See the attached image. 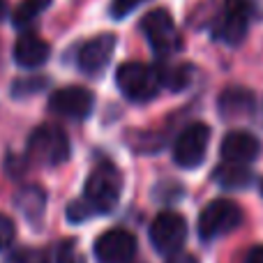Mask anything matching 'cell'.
<instances>
[{
	"label": "cell",
	"mask_w": 263,
	"mask_h": 263,
	"mask_svg": "<svg viewBox=\"0 0 263 263\" xmlns=\"http://www.w3.org/2000/svg\"><path fill=\"white\" fill-rule=\"evenodd\" d=\"M9 263H49V254L37 247H23L9 256Z\"/></svg>",
	"instance_id": "20"
},
{
	"label": "cell",
	"mask_w": 263,
	"mask_h": 263,
	"mask_svg": "<svg viewBox=\"0 0 263 263\" xmlns=\"http://www.w3.org/2000/svg\"><path fill=\"white\" fill-rule=\"evenodd\" d=\"M166 263H199L194 254H190V252H176V254L168 256Z\"/></svg>",
	"instance_id": "25"
},
{
	"label": "cell",
	"mask_w": 263,
	"mask_h": 263,
	"mask_svg": "<svg viewBox=\"0 0 263 263\" xmlns=\"http://www.w3.org/2000/svg\"><path fill=\"white\" fill-rule=\"evenodd\" d=\"M14 238H16V227L7 215L0 213V250H7L14 242Z\"/></svg>",
	"instance_id": "23"
},
{
	"label": "cell",
	"mask_w": 263,
	"mask_h": 263,
	"mask_svg": "<svg viewBox=\"0 0 263 263\" xmlns=\"http://www.w3.org/2000/svg\"><path fill=\"white\" fill-rule=\"evenodd\" d=\"M210 143V127L205 123H192L178 134L173 143V162L182 168H194L205 159Z\"/></svg>",
	"instance_id": "7"
},
{
	"label": "cell",
	"mask_w": 263,
	"mask_h": 263,
	"mask_svg": "<svg viewBox=\"0 0 263 263\" xmlns=\"http://www.w3.org/2000/svg\"><path fill=\"white\" fill-rule=\"evenodd\" d=\"M245 263H263V245H256L247 252Z\"/></svg>",
	"instance_id": "26"
},
{
	"label": "cell",
	"mask_w": 263,
	"mask_h": 263,
	"mask_svg": "<svg viewBox=\"0 0 263 263\" xmlns=\"http://www.w3.org/2000/svg\"><path fill=\"white\" fill-rule=\"evenodd\" d=\"M242 222V210L238 203L229 199H215L201 210L199 215V236L203 240H215L233 229H238Z\"/></svg>",
	"instance_id": "4"
},
{
	"label": "cell",
	"mask_w": 263,
	"mask_h": 263,
	"mask_svg": "<svg viewBox=\"0 0 263 263\" xmlns=\"http://www.w3.org/2000/svg\"><path fill=\"white\" fill-rule=\"evenodd\" d=\"M46 88V79L35 77V79H18L14 81L12 86V95L14 97H28V95H35V92H42Z\"/></svg>",
	"instance_id": "19"
},
{
	"label": "cell",
	"mask_w": 263,
	"mask_h": 263,
	"mask_svg": "<svg viewBox=\"0 0 263 263\" xmlns=\"http://www.w3.org/2000/svg\"><path fill=\"white\" fill-rule=\"evenodd\" d=\"M92 106H95V95L90 90L81 86H67L55 90L49 97V109L55 116H63V118H72V120H83L92 114Z\"/></svg>",
	"instance_id": "9"
},
{
	"label": "cell",
	"mask_w": 263,
	"mask_h": 263,
	"mask_svg": "<svg viewBox=\"0 0 263 263\" xmlns=\"http://www.w3.org/2000/svg\"><path fill=\"white\" fill-rule=\"evenodd\" d=\"M136 254V238L127 229H109L95 240V259L100 263H129Z\"/></svg>",
	"instance_id": "10"
},
{
	"label": "cell",
	"mask_w": 263,
	"mask_h": 263,
	"mask_svg": "<svg viewBox=\"0 0 263 263\" xmlns=\"http://www.w3.org/2000/svg\"><path fill=\"white\" fill-rule=\"evenodd\" d=\"M114 49H116V37L111 32H104V35H97L92 40H88L79 49V55H77L79 69L83 74H100L109 65Z\"/></svg>",
	"instance_id": "11"
},
{
	"label": "cell",
	"mask_w": 263,
	"mask_h": 263,
	"mask_svg": "<svg viewBox=\"0 0 263 263\" xmlns=\"http://www.w3.org/2000/svg\"><path fill=\"white\" fill-rule=\"evenodd\" d=\"M116 83H118V90L132 102H150L164 88L159 69L145 63H136V60L120 65L116 72Z\"/></svg>",
	"instance_id": "1"
},
{
	"label": "cell",
	"mask_w": 263,
	"mask_h": 263,
	"mask_svg": "<svg viewBox=\"0 0 263 263\" xmlns=\"http://www.w3.org/2000/svg\"><path fill=\"white\" fill-rule=\"evenodd\" d=\"M254 95L247 88H227L219 95V111L227 118H242L254 111Z\"/></svg>",
	"instance_id": "14"
},
{
	"label": "cell",
	"mask_w": 263,
	"mask_h": 263,
	"mask_svg": "<svg viewBox=\"0 0 263 263\" xmlns=\"http://www.w3.org/2000/svg\"><path fill=\"white\" fill-rule=\"evenodd\" d=\"M141 30L159 58H168L182 46L180 32H178L176 23L166 9H153L145 14L141 21Z\"/></svg>",
	"instance_id": "5"
},
{
	"label": "cell",
	"mask_w": 263,
	"mask_h": 263,
	"mask_svg": "<svg viewBox=\"0 0 263 263\" xmlns=\"http://www.w3.org/2000/svg\"><path fill=\"white\" fill-rule=\"evenodd\" d=\"M5 14H7V3H5V0H0V21H3Z\"/></svg>",
	"instance_id": "27"
},
{
	"label": "cell",
	"mask_w": 263,
	"mask_h": 263,
	"mask_svg": "<svg viewBox=\"0 0 263 263\" xmlns=\"http://www.w3.org/2000/svg\"><path fill=\"white\" fill-rule=\"evenodd\" d=\"M213 178L217 180L219 187H224V190H245V187L252 185V180H254V173L247 168V164H222V166L215 168Z\"/></svg>",
	"instance_id": "15"
},
{
	"label": "cell",
	"mask_w": 263,
	"mask_h": 263,
	"mask_svg": "<svg viewBox=\"0 0 263 263\" xmlns=\"http://www.w3.org/2000/svg\"><path fill=\"white\" fill-rule=\"evenodd\" d=\"M252 12H254V7L250 0H224V9L213 28L215 37L231 46L240 44L247 35V28H250Z\"/></svg>",
	"instance_id": "6"
},
{
	"label": "cell",
	"mask_w": 263,
	"mask_h": 263,
	"mask_svg": "<svg viewBox=\"0 0 263 263\" xmlns=\"http://www.w3.org/2000/svg\"><path fill=\"white\" fill-rule=\"evenodd\" d=\"M187 238V222L173 210H164L150 224V242L159 254H176L180 252Z\"/></svg>",
	"instance_id": "8"
},
{
	"label": "cell",
	"mask_w": 263,
	"mask_h": 263,
	"mask_svg": "<svg viewBox=\"0 0 263 263\" xmlns=\"http://www.w3.org/2000/svg\"><path fill=\"white\" fill-rule=\"evenodd\" d=\"M14 203H16V208L32 222V219H40L42 213H44L46 194H44V190H42V187L28 185V187H23V190H18Z\"/></svg>",
	"instance_id": "16"
},
{
	"label": "cell",
	"mask_w": 263,
	"mask_h": 263,
	"mask_svg": "<svg viewBox=\"0 0 263 263\" xmlns=\"http://www.w3.org/2000/svg\"><path fill=\"white\" fill-rule=\"evenodd\" d=\"M159 77H162V86L168 90L178 92L185 90L192 81V67L190 65H176V67H157Z\"/></svg>",
	"instance_id": "18"
},
{
	"label": "cell",
	"mask_w": 263,
	"mask_h": 263,
	"mask_svg": "<svg viewBox=\"0 0 263 263\" xmlns=\"http://www.w3.org/2000/svg\"><path fill=\"white\" fill-rule=\"evenodd\" d=\"M49 5H51V0H21L12 14V23L16 28L30 26L32 21H37V16H40Z\"/></svg>",
	"instance_id": "17"
},
{
	"label": "cell",
	"mask_w": 263,
	"mask_h": 263,
	"mask_svg": "<svg viewBox=\"0 0 263 263\" xmlns=\"http://www.w3.org/2000/svg\"><path fill=\"white\" fill-rule=\"evenodd\" d=\"M49 44L37 35H21L14 46V60L23 69H35L49 60Z\"/></svg>",
	"instance_id": "13"
},
{
	"label": "cell",
	"mask_w": 263,
	"mask_h": 263,
	"mask_svg": "<svg viewBox=\"0 0 263 263\" xmlns=\"http://www.w3.org/2000/svg\"><path fill=\"white\" fill-rule=\"evenodd\" d=\"M261 143L250 132H229L222 141V157L231 164H250L259 157Z\"/></svg>",
	"instance_id": "12"
},
{
	"label": "cell",
	"mask_w": 263,
	"mask_h": 263,
	"mask_svg": "<svg viewBox=\"0 0 263 263\" xmlns=\"http://www.w3.org/2000/svg\"><path fill=\"white\" fill-rule=\"evenodd\" d=\"M120 190H123V178L114 164L104 162L92 168V173L86 180L83 199L92 205L95 213H111L118 205Z\"/></svg>",
	"instance_id": "3"
},
{
	"label": "cell",
	"mask_w": 263,
	"mask_h": 263,
	"mask_svg": "<svg viewBox=\"0 0 263 263\" xmlns=\"http://www.w3.org/2000/svg\"><path fill=\"white\" fill-rule=\"evenodd\" d=\"M92 215H97V213L92 210V205L88 203L86 199L72 201V203H69V208H67V217L72 219V222H83V219L92 217Z\"/></svg>",
	"instance_id": "21"
},
{
	"label": "cell",
	"mask_w": 263,
	"mask_h": 263,
	"mask_svg": "<svg viewBox=\"0 0 263 263\" xmlns=\"http://www.w3.org/2000/svg\"><path fill=\"white\" fill-rule=\"evenodd\" d=\"M55 263H86V259L77 250L74 242H63L58 250V256H55Z\"/></svg>",
	"instance_id": "24"
},
{
	"label": "cell",
	"mask_w": 263,
	"mask_h": 263,
	"mask_svg": "<svg viewBox=\"0 0 263 263\" xmlns=\"http://www.w3.org/2000/svg\"><path fill=\"white\" fill-rule=\"evenodd\" d=\"M72 155L69 139L55 125H40L28 136V159L42 166H60Z\"/></svg>",
	"instance_id": "2"
},
{
	"label": "cell",
	"mask_w": 263,
	"mask_h": 263,
	"mask_svg": "<svg viewBox=\"0 0 263 263\" xmlns=\"http://www.w3.org/2000/svg\"><path fill=\"white\" fill-rule=\"evenodd\" d=\"M145 0H111L109 14L111 18H125L127 14H132L136 7H141Z\"/></svg>",
	"instance_id": "22"
},
{
	"label": "cell",
	"mask_w": 263,
	"mask_h": 263,
	"mask_svg": "<svg viewBox=\"0 0 263 263\" xmlns=\"http://www.w3.org/2000/svg\"><path fill=\"white\" fill-rule=\"evenodd\" d=\"M261 194H263V182H261Z\"/></svg>",
	"instance_id": "28"
}]
</instances>
